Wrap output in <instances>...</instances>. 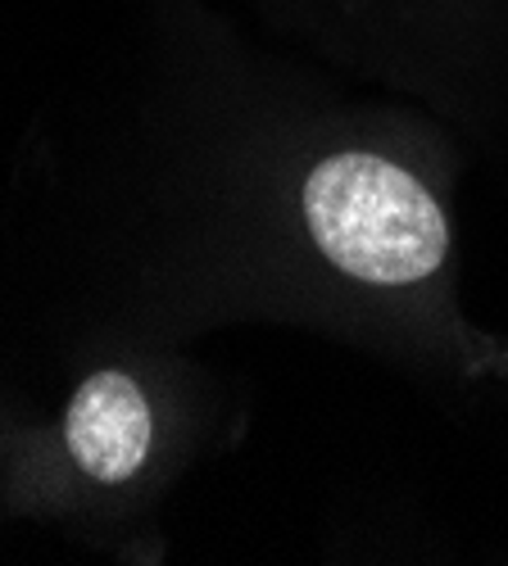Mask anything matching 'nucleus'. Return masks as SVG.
<instances>
[{
    "mask_svg": "<svg viewBox=\"0 0 508 566\" xmlns=\"http://www.w3.org/2000/svg\"><path fill=\"white\" fill-rule=\"evenodd\" d=\"M300 213L318 254L367 286H418L449 259V222L427 181L367 150L318 159Z\"/></svg>",
    "mask_w": 508,
    "mask_h": 566,
    "instance_id": "1",
    "label": "nucleus"
},
{
    "mask_svg": "<svg viewBox=\"0 0 508 566\" xmlns=\"http://www.w3.org/2000/svg\"><path fill=\"white\" fill-rule=\"evenodd\" d=\"M64 440L86 476L118 485L136 476L151 453V403L132 376L96 371L69 403Z\"/></svg>",
    "mask_w": 508,
    "mask_h": 566,
    "instance_id": "2",
    "label": "nucleus"
}]
</instances>
